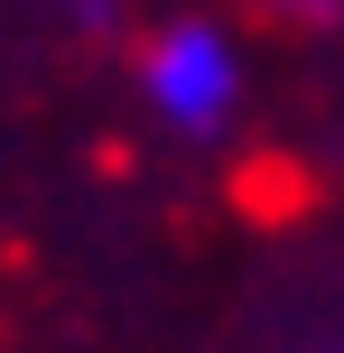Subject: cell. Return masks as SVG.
I'll list each match as a JSON object with an SVG mask.
<instances>
[{"label":"cell","instance_id":"2","mask_svg":"<svg viewBox=\"0 0 344 353\" xmlns=\"http://www.w3.org/2000/svg\"><path fill=\"white\" fill-rule=\"evenodd\" d=\"M261 10H270L279 28H326V19L344 10V0H261Z\"/></svg>","mask_w":344,"mask_h":353},{"label":"cell","instance_id":"1","mask_svg":"<svg viewBox=\"0 0 344 353\" xmlns=\"http://www.w3.org/2000/svg\"><path fill=\"white\" fill-rule=\"evenodd\" d=\"M140 84H149V103L177 130H214L223 112H233V84H242L233 37H223L214 19H177V28H159L140 47Z\"/></svg>","mask_w":344,"mask_h":353}]
</instances>
